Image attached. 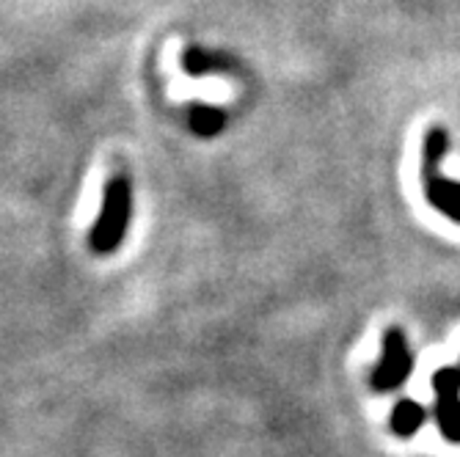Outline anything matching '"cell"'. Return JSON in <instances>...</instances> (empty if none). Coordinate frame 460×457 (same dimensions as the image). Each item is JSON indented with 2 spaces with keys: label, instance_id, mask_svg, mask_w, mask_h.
I'll list each match as a JSON object with an SVG mask.
<instances>
[{
  "label": "cell",
  "instance_id": "obj_1",
  "mask_svg": "<svg viewBox=\"0 0 460 457\" xmlns=\"http://www.w3.org/2000/svg\"><path fill=\"white\" fill-rule=\"evenodd\" d=\"M130 218H133V185H130V177L116 174L105 185L100 215L89 232L92 251L100 257L113 254L130 229Z\"/></svg>",
  "mask_w": 460,
  "mask_h": 457
},
{
  "label": "cell",
  "instance_id": "obj_2",
  "mask_svg": "<svg viewBox=\"0 0 460 457\" xmlns=\"http://www.w3.org/2000/svg\"><path fill=\"white\" fill-rule=\"evenodd\" d=\"M449 138L441 127H433L425 138V157H422V185L428 201L444 213L449 221L460 224V185L441 177V160L447 154Z\"/></svg>",
  "mask_w": 460,
  "mask_h": 457
},
{
  "label": "cell",
  "instance_id": "obj_3",
  "mask_svg": "<svg viewBox=\"0 0 460 457\" xmlns=\"http://www.w3.org/2000/svg\"><path fill=\"white\" fill-rule=\"evenodd\" d=\"M413 369V356L408 350V342H405V334L400 328H389L384 334V356H381V364L375 366L372 372V389L375 391H392L397 386H402L411 375Z\"/></svg>",
  "mask_w": 460,
  "mask_h": 457
},
{
  "label": "cell",
  "instance_id": "obj_4",
  "mask_svg": "<svg viewBox=\"0 0 460 457\" xmlns=\"http://www.w3.org/2000/svg\"><path fill=\"white\" fill-rule=\"evenodd\" d=\"M433 417L441 435L452 444H460V372L452 366L438 369L433 375Z\"/></svg>",
  "mask_w": 460,
  "mask_h": 457
},
{
  "label": "cell",
  "instance_id": "obj_5",
  "mask_svg": "<svg viewBox=\"0 0 460 457\" xmlns=\"http://www.w3.org/2000/svg\"><path fill=\"white\" fill-rule=\"evenodd\" d=\"M425 408L413 400H400L394 408H392V417H389V427L394 435L400 438H411L413 433H420V427L425 425Z\"/></svg>",
  "mask_w": 460,
  "mask_h": 457
},
{
  "label": "cell",
  "instance_id": "obj_6",
  "mask_svg": "<svg viewBox=\"0 0 460 457\" xmlns=\"http://www.w3.org/2000/svg\"><path fill=\"white\" fill-rule=\"evenodd\" d=\"M226 127V113L213 105H193L190 108V130L201 138H213Z\"/></svg>",
  "mask_w": 460,
  "mask_h": 457
},
{
  "label": "cell",
  "instance_id": "obj_7",
  "mask_svg": "<svg viewBox=\"0 0 460 457\" xmlns=\"http://www.w3.org/2000/svg\"><path fill=\"white\" fill-rule=\"evenodd\" d=\"M182 69L193 77H204V75H213V72H224V58L190 45L182 53Z\"/></svg>",
  "mask_w": 460,
  "mask_h": 457
},
{
  "label": "cell",
  "instance_id": "obj_8",
  "mask_svg": "<svg viewBox=\"0 0 460 457\" xmlns=\"http://www.w3.org/2000/svg\"><path fill=\"white\" fill-rule=\"evenodd\" d=\"M457 372H460V369H457Z\"/></svg>",
  "mask_w": 460,
  "mask_h": 457
}]
</instances>
